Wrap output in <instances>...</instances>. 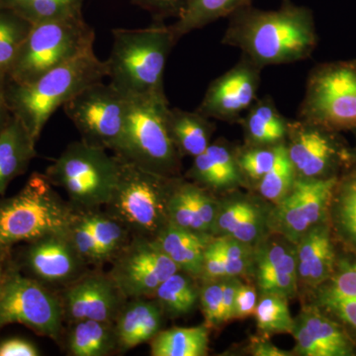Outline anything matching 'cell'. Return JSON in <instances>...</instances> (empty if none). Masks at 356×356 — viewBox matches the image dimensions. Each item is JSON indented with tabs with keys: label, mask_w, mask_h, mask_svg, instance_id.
Wrapping results in <instances>:
<instances>
[{
	"label": "cell",
	"mask_w": 356,
	"mask_h": 356,
	"mask_svg": "<svg viewBox=\"0 0 356 356\" xmlns=\"http://www.w3.org/2000/svg\"><path fill=\"white\" fill-rule=\"evenodd\" d=\"M228 18L221 43L240 49L262 69L307 60L318 46L313 11L291 0L276 10L243 7Z\"/></svg>",
	"instance_id": "cell-1"
},
{
	"label": "cell",
	"mask_w": 356,
	"mask_h": 356,
	"mask_svg": "<svg viewBox=\"0 0 356 356\" xmlns=\"http://www.w3.org/2000/svg\"><path fill=\"white\" fill-rule=\"evenodd\" d=\"M107 77L105 62L95 51L47 72L31 83L7 81L6 99L11 113L38 142L42 131L58 107L91 83Z\"/></svg>",
	"instance_id": "cell-2"
},
{
	"label": "cell",
	"mask_w": 356,
	"mask_h": 356,
	"mask_svg": "<svg viewBox=\"0 0 356 356\" xmlns=\"http://www.w3.org/2000/svg\"><path fill=\"white\" fill-rule=\"evenodd\" d=\"M105 60L110 83L126 97L165 92L163 72L177 43L170 25L156 22L143 29H114Z\"/></svg>",
	"instance_id": "cell-3"
},
{
	"label": "cell",
	"mask_w": 356,
	"mask_h": 356,
	"mask_svg": "<svg viewBox=\"0 0 356 356\" xmlns=\"http://www.w3.org/2000/svg\"><path fill=\"white\" fill-rule=\"evenodd\" d=\"M79 212L58 195L44 173L34 172L18 193L0 198V243L13 248L65 231Z\"/></svg>",
	"instance_id": "cell-4"
},
{
	"label": "cell",
	"mask_w": 356,
	"mask_h": 356,
	"mask_svg": "<svg viewBox=\"0 0 356 356\" xmlns=\"http://www.w3.org/2000/svg\"><path fill=\"white\" fill-rule=\"evenodd\" d=\"M128 98V97H127ZM129 111L119 158L149 172L173 177L180 154L168 127L170 103L165 92L128 98Z\"/></svg>",
	"instance_id": "cell-5"
},
{
	"label": "cell",
	"mask_w": 356,
	"mask_h": 356,
	"mask_svg": "<svg viewBox=\"0 0 356 356\" xmlns=\"http://www.w3.org/2000/svg\"><path fill=\"white\" fill-rule=\"evenodd\" d=\"M119 159L118 178L104 210L127 227L133 236L154 238L168 222V203L175 178Z\"/></svg>",
	"instance_id": "cell-6"
},
{
	"label": "cell",
	"mask_w": 356,
	"mask_h": 356,
	"mask_svg": "<svg viewBox=\"0 0 356 356\" xmlns=\"http://www.w3.org/2000/svg\"><path fill=\"white\" fill-rule=\"evenodd\" d=\"M120 159L106 149L83 140L65 147L44 175L67 193L77 211L102 209L108 202L118 178Z\"/></svg>",
	"instance_id": "cell-7"
},
{
	"label": "cell",
	"mask_w": 356,
	"mask_h": 356,
	"mask_svg": "<svg viewBox=\"0 0 356 356\" xmlns=\"http://www.w3.org/2000/svg\"><path fill=\"white\" fill-rule=\"evenodd\" d=\"M95 32L83 15L32 26L21 47L9 81L31 83L49 70L93 51Z\"/></svg>",
	"instance_id": "cell-8"
},
{
	"label": "cell",
	"mask_w": 356,
	"mask_h": 356,
	"mask_svg": "<svg viewBox=\"0 0 356 356\" xmlns=\"http://www.w3.org/2000/svg\"><path fill=\"white\" fill-rule=\"evenodd\" d=\"M299 120L341 131L356 128V60L316 65L309 72Z\"/></svg>",
	"instance_id": "cell-9"
},
{
	"label": "cell",
	"mask_w": 356,
	"mask_h": 356,
	"mask_svg": "<svg viewBox=\"0 0 356 356\" xmlns=\"http://www.w3.org/2000/svg\"><path fill=\"white\" fill-rule=\"evenodd\" d=\"M64 322L58 293L21 273L13 261L0 290V331L6 325L20 324L58 341Z\"/></svg>",
	"instance_id": "cell-10"
},
{
	"label": "cell",
	"mask_w": 356,
	"mask_h": 356,
	"mask_svg": "<svg viewBox=\"0 0 356 356\" xmlns=\"http://www.w3.org/2000/svg\"><path fill=\"white\" fill-rule=\"evenodd\" d=\"M63 107L81 134V140L118 153L127 122L129 99L111 83H91Z\"/></svg>",
	"instance_id": "cell-11"
},
{
	"label": "cell",
	"mask_w": 356,
	"mask_h": 356,
	"mask_svg": "<svg viewBox=\"0 0 356 356\" xmlns=\"http://www.w3.org/2000/svg\"><path fill=\"white\" fill-rule=\"evenodd\" d=\"M67 229L26 243L17 259L13 257L21 273L53 291H60L90 270L70 242Z\"/></svg>",
	"instance_id": "cell-12"
},
{
	"label": "cell",
	"mask_w": 356,
	"mask_h": 356,
	"mask_svg": "<svg viewBox=\"0 0 356 356\" xmlns=\"http://www.w3.org/2000/svg\"><path fill=\"white\" fill-rule=\"evenodd\" d=\"M109 275L127 299L149 298L179 269L154 238L134 236L111 262Z\"/></svg>",
	"instance_id": "cell-13"
},
{
	"label": "cell",
	"mask_w": 356,
	"mask_h": 356,
	"mask_svg": "<svg viewBox=\"0 0 356 356\" xmlns=\"http://www.w3.org/2000/svg\"><path fill=\"white\" fill-rule=\"evenodd\" d=\"M261 70L247 56L208 86L199 113L215 120L236 123L257 99L261 83Z\"/></svg>",
	"instance_id": "cell-14"
},
{
	"label": "cell",
	"mask_w": 356,
	"mask_h": 356,
	"mask_svg": "<svg viewBox=\"0 0 356 356\" xmlns=\"http://www.w3.org/2000/svg\"><path fill=\"white\" fill-rule=\"evenodd\" d=\"M67 324L81 320L115 322L128 299L109 273L89 270L57 292Z\"/></svg>",
	"instance_id": "cell-15"
},
{
	"label": "cell",
	"mask_w": 356,
	"mask_h": 356,
	"mask_svg": "<svg viewBox=\"0 0 356 356\" xmlns=\"http://www.w3.org/2000/svg\"><path fill=\"white\" fill-rule=\"evenodd\" d=\"M337 184V177H297L291 191L274 210V228L290 240H300L322 219Z\"/></svg>",
	"instance_id": "cell-16"
},
{
	"label": "cell",
	"mask_w": 356,
	"mask_h": 356,
	"mask_svg": "<svg viewBox=\"0 0 356 356\" xmlns=\"http://www.w3.org/2000/svg\"><path fill=\"white\" fill-rule=\"evenodd\" d=\"M337 132L310 122H289L285 147L298 177L327 178L346 153Z\"/></svg>",
	"instance_id": "cell-17"
},
{
	"label": "cell",
	"mask_w": 356,
	"mask_h": 356,
	"mask_svg": "<svg viewBox=\"0 0 356 356\" xmlns=\"http://www.w3.org/2000/svg\"><path fill=\"white\" fill-rule=\"evenodd\" d=\"M218 213L214 198L202 186L175 179L168 203V222L196 232L213 231Z\"/></svg>",
	"instance_id": "cell-18"
},
{
	"label": "cell",
	"mask_w": 356,
	"mask_h": 356,
	"mask_svg": "<svg viewBox=\"0 0 356 356\" xmlns=\"http://www.w3.org/2000/svg\"><path fill=\"white\" fill-rule=\"evenodd\" d=\"M163 313L156 300L128 299L114 322L118 351L126 353L151 341L161 331Z\"/></svg>",
	"instance_id": "cell-19"
},
{
	"label": "cell",
	"mask_w": 356,
	"mask_h": 356,
	"mask_svg": "<svg viewBox=\"0 0 356 356\" xmlns=\"http://www.w3.org/2000/svg\"><path fill=\"white\" fill-rule=\"evenodd\" d=\"M36 144L19 119L13 116L0 133V198L15 178L25 173L36 158Z\"/></svg>",
	"instance_id": "cell-20"
},
{
	"label": "cell",
	"mask_w": 356,
	"mask_h": 356,
	"mask_svg": "<svg viewBox=\"0 0 356 356\" xmlns=\"http://www.w3.org/2000/svg\"><path fill=\"white\" fill-rule=\"evenodd\" d=\"M188 177L207 188L227 189L242 184L236 153L222 142L211 144L203 154L194 158Z\"/></svg>",
	"instance_id": "cell-21"
},
{
	"label": "cell",
	"mask_w": 356,
	"mask_h": 356,
	"mask_svg": "<svg viewBox=\"0 0 356 356\" xmlns=\"http://www.w3.org/2000/svg\"><path fill=\"white\" fill-rule=\"evenodd\" d=\"M208 234L196 233L168 222L154 241L179 270L200 277L204 254L210 242Z\"/></svg>",
	"instance_id": "cell-22"
},
{
	"label": "cell",
	"mask_w": 356,
	"mask_h": 356,
	"mask_svg": "<svg viewBox=\"0 0 356 356\" xmlns=\"http://www.w3.org/2000/svg\"><path fill=\"white\" fill-rule=\"evenodd\" d=\"M257 283L262 294L294 296L297 291V257L285 245L262 250L257 262Z\"/></svg>",
	"instance_id": "cell-23"
},
{
	"label": "cell",
	"mask_w": 356,
	"mask_h": 356,
	"mask_svg": "<svg viewBox=\"0 0 356 356\" xmlns=\"http://www.w3.org/2000/svg\"><path fill=\"white\" fill-rule=\"evenodd\" d=\"M289 122L269 95L257 98L243 114L242 124L248 146H278L285 144Z\"/></svg>",
	"instance_id": "cell-24"
},
{
	"label": "cell",
	"mask_w": 356,
	"mask_h": 356,
	"mask_svg": "<svg viewBox=\"0 0 356 356\" xmlns=\"http://www.w3.org/2000/svg\"><path fill=\"white\" fill-rule=\"evenodd\" d=\"M168 127L173 145L180 156L196 158L211 145L215 125L211 119L198 111H186L170 107Z\"/></svg>",
	"instance_id": "cell-25"
},
{
	"label": "cell",
	"mask_w": 356,
	"mask_h": 356,
	"mask_svg": "<svg viewBox=\"0 0 356 356\" xmlns=\"http://www.w3.org/2000/svg\"><path fill=\"white\" fill-rule=\"evenodd\" d=\"M67 355L107 356L118 351L114 322L81 320L70 323L65 337Z\"/></svg>",
	"instance_id": "cell-26"
},
{
	"label": "cell",
	"mask_w": 356,
	"mask_h": 356,
	"mask_svg": "<svg viewBox=\"0 0 356 356\" xmlns=\"http://www.w3.org/2000/svg\"><path fill=\"white\" fill-rule=\"evenodd\" d=\"M297 273L310 285H318L331 273L332 248L325 229H314L300 238L297 248Z\"/></svg>",
	"instance_id": "cell-27"
},
{
	"label": "cell",
	"mask_w": 356,
	"mask_h": 356,
	"mask_svg": "<svg viewBox=\"0 0 356 356\" xmlns=\"http://www.w3.org/2000/svg\"><path fill=\"white\" fill-rule=\"evenodd\" d=\"M254 0H187L179 17L170 25L175 38L179 41L184 35L194 30L229 17L243 7L252 6Z\"/></svg>",
	"instance_id": "cell-28"
},
{
	"label": "cell",
	"mask_w": 356,
	"mask_h": 356,
	"mask_svg": "<svg viewBox=\"0 0 356 356\" xmlns=\"http://www.w3.org/2000/svg\"><path fill=\"white\" fill-rule=\"evenodd\" d=\"M81 215L95 236L102 266L113 261L133 238L127 227L105 210L81 211Z\"/></svg>",
	"instance_id": "cell-29"
},
{
	"label": "cell",
	"mask_w": 356,
	"mask_h": 356,
	"mask_svg": "<svg viewBox=\"0 0 356 356\" xmlns=\"http://www.w3.org/2000/svg\"><path fill=\"white\" fill-rule=\"evenodd\" d=\"M209 346L207 325L172 327L156 334L151 341L153 356H204Z\"/></svg>",
	"instance_id": "cell-30"
},
{
	"label": "cell",
	"mask_w": 356,
	"mask_h": 356,
	"mask_svg": "<svg viewBox=\"0 0 356 356\" xmlns=\"http://www.w3.org/2000/svg\"><path fill=\"white\" fill-rule=\"evenodd\" d=\"M262 216L259 208L248 201L229 203L218 210L213 231L232 236L240 242L254 243L261 234Z\"/></svg>",
	"instance_id": "cell-31"
},
{
	"label": "cell",
	"mask_w": 356,
	"mask_h": 356,
	"mask_svg": "<svg viewBox=\"0 0 356 356\" xmlns=\"http://www.w3.org/2000/svg\"><path fill=\"white\" fill-rule=\"evenodd\" d=\"M191 274L178 270L156 290L154 299L163 312L170 316L186 315L195 308L199 299L198 288Z\"/></svg>",
	"instance_id": "cell-32"
},
{
	"label": "cell",
	"mask_w": 356,
	"mask_h": 356,
	"mask_svg": "<svg viewBox=\"0 0 356 356\" xmlns=\"http://www.w3.org/2000/svg\"><path fill=\"white\" fill-rule=\"evenodd\" d=\"M32 26L13 9L0 7V70L8 74Z\"/></svg>",
	"instance_id": "cell-33"
},
{
	"label": "cell",
	"mask_w": 356,
	"mask_h": 356,
	"mask_svg": "<svg viewBox=\"0 0 356 356\" xmlns=\"http://www.w3.org/2000/svg\"><path fill=\"white\" fill-rule=\"evenodd\" d=\"M296 170L288 156L286 147L281 145L273 168L259 181V191L267 200L278 203L291 191L297 179Z\"/></svg>",
	"instance_id": "cell-34"
},
{
	"label": "cell",
	"mask_w": 356,
	"mask_h": 356,
	"mask_svg": "<svg viewBox=\"0 0 356 356\" xmlns=\"http://www.w3.org/2000/svg\"><path fill=\"white\" fill-rule=\"evenodd\" d=\"M83 2V0H35L11 9L35 25L81 15Z\"/></svg>",
	"instance_id": "cell-35"
},
{
	"label": "cell",
	"mask_w": 356,
	"mask_h": 356,
	"mask_svg": "<svg viewBox=\"0 0 356 356\" xmlns=\"http://www.w3.org/2000/svg\"><path fill=\"white\" fill-rule=\"evenodd\" d=\"M257 327L266 334L292 332L294 322L290 315L286 297L262 294L254 311Z\"/></svg>",
	"instance_id": "cell-36"
},
{
	"label": "cell",
	"mask_w": 356,
	"mask_h": 356,
	"mask_svg": "<svg viewBox=\"0 0 356 356\" xmlns=\"http://www.w3.org/2000/svg\"><path fill=\"white\" fill-rule=\"evenodd\" d=\"M302 323L327 350L329 356L348 355V343L336 324L317 312L308 310L302 314Z\"/></svg>",
	"instance_id": "cell-37"
},
{
	"label": "cell",
	"mask_w": 356,
	"mask_h": 356,
	"mask_svg": "<svg viewBox=\"0 0 356 356\" xmlns=\"http://www.w3.org/2000/svg\"><path fill=\"white\" fill-rule=\"evenodd\" d=\"M283 145V144H282ZM278 146H248L240 153H236V161L243 180L245 178L259 184L267 172H269L276 158L280 147Z\"/></svg>",
	"instance_id": "cell-38"
},
{
	"label": "cell",
	"mask_w": 356,
	"mask_h": 356,
	"mask_svg": "<svg viewBox=\"0 0 356 356\" xmlns=\"http://www.w3.org/2000/svg\"><path fill=\"white\" fill-rule=\"evenodd\" d=\"M67 234L70 242L76 248L79 254L83 257L84 261L88 262L89 266H102L95 236L81 218V211L74 221L67 228Z\"/></svg>",
	"instance_id": "cell-39"
},
{
	"label": "cell",
	"mask_w": 356,
	"mask_h": 356,
	"mask_svg": "<svg viewBox=\"0 0 356 356\" xmlns=\"http://www.w3.org/2000/svg\"><path fill=\"white\" fill-rule=\"evenodd\" d=\"M201 309L207 327H215L224 323L222 320V283L207 280L199 292Z\"/></svg>",
	"instance_id": "cell-40"
},
{
	"label": "cell",
	"mask_w": 356,
	"mask_h": 356,
	"mask_svg": "<svg viewBox=\"0 0 356 356\" xmlns=\"http://www.w3.org/2000/svg\"><path fill=\"white\" fill-rule=\"evenodd\" d=\"M339 200L341 222L344 229L356 241V175L344 182Z\"/></svg>",
	"instance_id": "cell-41"
},
{
	"label": "cell",
	"mask_w": 356,
	"mask_h": 356,
	"mask_svg": "<svg viewBox=\"0 0 356 356\" xmlns=\"http://www.w3.org/2000/svg\"><path fill=\"white\" fill-rule=\"evenodd\" d=\"M132 2L151 14L156 22H163L168 18L177 19L187 0H132Z\"/></svg>",
	"instance_id": "cell-42"
},
{
	"label": "cell",
	"mask_w": 356,
	"mask_h": 356,
	"mask_svg": "<svg viewBox=\"0 0 356 356\" xmlns=\"http://www.w3.org/2000/svg\"><path fill=\"white\" fill-rule=\"evenodd\" d=\"M327 303L356 298V264L344 267L325 297Z\"/></svg>",
	"instance_id": "cell-43"
},
{
	"label": "cell",
	"mask_w": 356,
	"mask_h": 356,
	"mask_svg": "<svg viewBox=\"0 0 356 356\" xmlns=\"http://www.w3.org/2000/svg\"><path fill=\"white\" fill-rule=\"evenodd\" d=\"M296 339V350L299 355L306 356H329L327 350L318 343L317 339L307 329L306 325L299 321L294 324L292 331Z\"/></svg>",
	"instance_id": "cell-44"
},
{
	"label": "cell",
	"mask_w": 356,
	"mask_h": 356,
	"mask_svg": "<svg viewBox=\"0 0 356 356\" xmlns=\"http://www.w3.org/2000/svg\"><path fill=\"white\" fill-rule=\"evenodd\" d=\"M257 305V296L255 289L250 285L240 283L236 293L234 305V318H245L254 314Z\"/></svg>",
	"instance_id": "cell-45"
},
{
	"label": "cell",
	"mask_w": 356,
	"mask_h": 356,
	"mask_svg": "<svg viewBox=\"0 0 356 356\" xmlns=\"http://www.w3.org/2000/svg\"><path fill=\"white\" fill-rule=\"evenodd\" d=\"M36 344L22 337H9L0 341V356H39Z\"/></svg>",
	"instance_id": "cell-46"
},
{
	"label": "cell",
	"mask_w": 356,
	"mask_h": 356,
	"mask_svg": "<svg viewBox=\"0 0 356 356\" xmlns=\"http://www.w3.org/2000/svg\"><path fill=\"white\" fill-rule=\"evenodd\" d=\"M222 283V320L224 322L234 318V305H235V298L236 290H238L240 283L233 280L225 281Z\"/></svg>",
	"instance_id": "cell-47"
},
{
	"label": "cell",
	"mask_w": 356,
	"mask_h": 356,
	"mask_svg": "<svg viewBox=\"0 0 356 356\" xmlns=\"http://www.w3.org/2000/svg\"><path fill=\"white\" fill-rule=\"evenodd\" d=\"M327 305L332 307L346 322L356 329V298L330 302Z\"/></svg>",
	"instance_id": "cell-48"
},
{
	"label": "cell",
	"mask_w": 356,
	"mask_h": 356,
	"mask_svg": "<svg viewBox=\"0 0 356 356\" xmlns=\"http://www.w3.org/2000/svg\"><path fill=\"white\" fill-rule=\"evenodd\" d=\"M7 81H8V76L6 72L0 70V133L13 118V113L9 109L6 99Z\"/></svg>",
	"instance_id": "cell-49"
},
{
	"label": "cell",
	"mask_w": 356,
	"mask_h": 356,
	"mask_svg": "<svg viewBox=\"0 0 356 356\" xmlns=\"http://www.w3.org/2000/svg\"><path fill=\"white\" fill-rule=\"evenodd\" d=\"M252 355L257 356H287L286 351L276 348L274 344L264 339H257L252 344Z\"/></svg>",
	"instance_id": "cell-50"
},
{
	"label": "cell",
	"mask_w": 356,
	"mask_h": 356,
	"mask_svg": "<svg viewBox=\"0 0 356 356\" xmlns=\"http://www.w3.org/2000/svg\"><path fill=\"white\" fill-rule=\"evenodd\" d=\"M13 264V248L0 243V290Z\"/></svg>",
	"instance_id": "cell-51"
},
{
	"label": "cell",
	"mask_w": 356,
	"mask_h": 356,
	"mask_svg": "<svg viewBox=\"0 0 356 356\" xmlns=\"http://www.w3.org/2000/svg\"><path fill=\"white\" fill-rule=\"evenodd\" d=\"M31 1H35V0H0V7L15 8V7L22 6V4L28 3V2Z\"/></svg>",
	"instance_id": "cell-52"
},
{
	"label": "cell",
	"mask_w": 356,
	"mask_h": 356,
	"mask_svg": "<svg viewBox=\"0 0 356 356\" xmlns=\"http://www.w3.org/2000/svg\"><path fill=\"white\" fill-rule=\"evenodd\" d=\"M353 131H355V133H356V128H355V130H353Z\"/></svg>",
	"instance_id": "cell-53"
}]
</instances>
